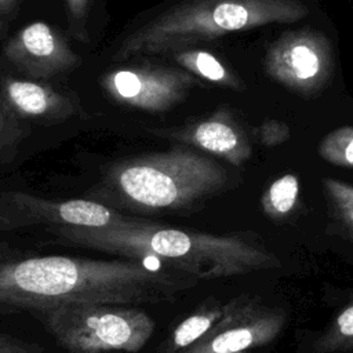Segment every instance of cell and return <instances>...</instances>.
<instances>
[{
    "label": "cell",
    "mask_w": 353,
    "mask_h": 353,
    "mask_svg": "<svg viewBox=\"0 0 353 353\" xmlns=\"http://www.w3.org/2000/svg\"><path fill=\"white\" fill-rule=\"evenodd\" d=\"M196 283L143 259H87L0 252V313L41 312L69 303H159Z\"/></svg>",
    "instance_id": "obj_1"
},
{
    "label": "cell",
    "mask_w": 353,
    "mask_h": 353,
    "mask_svg": "<svg viewBox=\"0 0 353 353\" xmlns=\"http://www.w3.org/2000/svg\"><path fill=\"white\" fill-rule=\"evenodd\" d=\"M61 241L130 259H159L164 268L194 280L244 276L276 269L280 259L240 236H219L131 218L108 228H50Z\"/></svg>",
    "instance_id": "obj_2"
},
{
    "label": "cell",
    "mask_w": 353,
    "mask_h": 353,
    "mask_svg": "<svg viewBox=\"0 0 353 353\" xmlns=\"http://www.w3.org/2000/svg\"><path fill=\"white\" fill-rule=\"evenodd\" d=\"M307 12L301 0H183L130 33L113 59L176 52L230 32L273 22H295Z\"/></svg>",
    "instance_id": "obj_3"
},
{
    "label": "cell",
    "mask_w": 353,
    "mask_h": 353,
    "mask_svg": "<svg viewBox=\"0 0 353 353\" xmlns=\"http://www.w3.org/2000/svg\"><path fill=\"white\" fill-rule=\"evenodd\" d=\"M229 182L226 170L189 148L134 157L116 164L106 178V197L124 207L182 210L207 199Z\"/></svg>",
    "instance_id": "obj_4"
},
{
    "label": "cell",
    "mask_w": 353,
    "mask_h": 353,
    "mask_svg": "<svg viewBox=\"0 0 353 353\" xmlns=\"http://www.w3.org/2000/svg\"><path fill=\"white\" fill-rule=\"evenodd\" d=\"M34 314L70 353H137L154 331V320L128 305L69 303Z\"/></svg>",
    "instance_id": "obj_5"
},
{
    "label": "cell",
    "mask_w": 353,
    "mask_h": 353,
    "mask_svg": "<svg viewBox=\"0 0 353 353\" xmlns=\"http://www.w3.org/2000/svg\"><path fill=\"white\" fill-rule=\"evenodd\" d=\"M265 70L298 95H316L334 72L331 43L321 32L310 28L285 32L269 46Z\"/></svg>",
    "instance_id": "obj_6"
},
{
    "label": "cell",
    "mask_w": 353,
    "mask_h": 353,
    "mask_svg": "<svg viewBox=\"0 0 353 353\" xmlns=\"http://www.w3.org/2000/svg\"><path fill=\"white\" fill-rule=\"evenodd\" d=\"M130 219L95 200H50L25 192L0 194V232L40 225L108 228L123 225Z\"/></svg>",
    "instance_id": "obj_7"
},
{
    "label": "cell",
    "mask_w": 353,
    "mask_h": 353,
    "mask_svg": "<svg viewBox=\"0 0 353 353\" xmlns=\"http://www.w3.org/2000/svg\"><path fill=\"white\" fill-rule=\"evenodd\" d=\"M99 84L117 103L148 112H164L185 99L194 77L175 68L127 66L105 73Z\"/></svg>",
    "instance_id": "obj_8"
},
{
    "label": "cell",
    "mask_w": 353,
    "mask_h": 353,
    "mask_svg": "<svg viewBox=\"0 0 353 353\" xmlns=\"http://www.w3.org/2000/svg\"><path fill=\"white\" fill-rule=\"evenodd\" d=\"M284 313L234 299L228 314L201 339L179 353H245L270 343L283 330Z\"/></svg>",
    "instance_id": "obj_9"
},
{
    "label": "cell",
    "mask_w": 353,
    "mask_h": 353,
    "mask_svg": "<svg viewBox=\"0 0 353 353\" xmlns=\"http://www.w3.org/2000/svg\"><path fill=\"white\" fill-rule=\"evenodd\" d=\"M4 55L33 79L54 77L81 62L58 30L46 22H32L18 30L4 46Z\"/></svg>",
    "instance_id": "obj_10"
},
{
    "label": "cell",
    "mask_w": 353,
    "mask_h": 353,
    "mask_svg": "<svg viewBox=\"0 0 353 353\" xmlns=\"http://www.w3.org/2000/svg\"><path fill=\"white\" fill-rule=\"evenodd\" d=\"M0 95L21 120L63 121L79 112L76 99L47 84L32 80L7 79Z\"/></svg>",
    "instance_id": "obj_11"
},
{
    "label": "cell",
    "mask_w": 353,
    "mask_h": 353,
    "mask_svg": "<svg viewBox=\"0 0 353 353\" xmlns=\"http://www.w3.org/2000/svg\"><path fill=\"white\" fill-rule=\"evenodd\" d=\"M183 141L240 165L251 156V145L241 127L228 112H216L188 128Z\"/></svg>",
    "instance_id": "obj_12"
},
{
    "label": "cell",
    "mask_w": 353,
    "mask_h": 353,
    "mask_svg": "<svg viewBox=\"0 0 353 353\" xmlns=\"http://www.w3.org/2000/svg\"><path fill=\"white\" fill-rule=\"evenodd\" d=\"M232 303L233 301L226 305L214 302L188 316L172 330L170 338L164 343L163 353H179L190 347L228 314Z\"/></svg>",
    "instance_id": "obj_13"
},
{
    "label": "cell",
    "mask_w": 353,
    "mask_h": 353,
    "mask_svg": "<svg viewBox=\"0 0 353 353\" xmlns=\"http://www.w3.org/2000/svg\"><path fill=\"white\" fill-rule=\"evenodd\" d=\"M175 61L188 72L199 74L212 83L230 87L233 90L243 88L241 80L226 69L218 58L203 50H181L175 52Z\"/></svg>",
    "instance_id": "obj_14"
},
{
    "label": "cell",
    "mask_w": 353,
    "mask_h": 353,
    "mask_svg": "<svg viewBox=\"0 0 353 353\" xmlns=\"http://www.w3.org/2000/svg\"><path fill=\"white\" fill-rule=\"evenodd\" d=\"M316 353H345L353 350V301H350L314 339Z\"/></svg>",
    "instance_id": "obj_15"
},
{
    "label": "cell",
    "mask_w": 353,
    "mask_h": 353,
    "mask_svg": "<svg viewBox=\"0 0 353 353\" xmlns=\"http://www.w3.org/2000/svg\"><path fill=\"white\" fill-rule=\"evenodd\" d=\"M298 194V178L294 174H285L273 181L263 193L262 210L272 219H283L295 208Z\"/></svg>",
    "instance_id": "obj_16"
},
{
    "label": "cell",
    "mask_w": 353,
    "mask_h": 353,
    "mask_svg": "<svg viewBox=\"0 0 353 353\" xmlns=\"http://www.w3.org/2000/svg\"><path fill=\"white\" fill-rule=\"evenodd\" d=\"M324 192L335 219L353 239V185L334 179H323Z\"/></svg>",
    "instance_id": "obj_17"
},
{
    "label": "cell",
    "mask_w": 353,
    "mask_h": 353,
    "mask_svg": "<svg viewBox=\"0 0 353 353\" xmlns=\"http://www.w3.org/2000/svg\"><path fill=\"white\" fill-rule=\"evenodd\" d=\"M319 154L331 164L353 167V127L343 125L328 132L319 145Z\"/></svg>",
    "instance_id": "obj_18"
},
{
    "label": "cell",
    "mask_w": 353,
    "mask_h": 353,
    "mask_svg": "<svg viewBox=\"0 0 353 353\" xmlns=\"http://www.w3.org/2000/svg\"><path fill=\"white\" fill-rule=\"evenodd\" d=\"M23 137L22 120L0 95V156L14 148Z\"/></svg>",
    "instance_id": "obj_19"
},
{
    "label": "cell",
    "mask_w": 353,
    "mask_h": 353,
    "mask_svg": "<svg viewBox=\"0 0 353 353\" xmlns=\"http://www.w3.org/2000/svg\"><path fill=\"white\" fill-rule=\"evenodd\" d=\"M69 18L70 33L80 41H88L87 18L90 11V0H65Z\"/></svg>",
    "instance_id": "obj_20"
},
{
    "label": "cell",
    "mask_w": 353,
    "mask_h": 353,
    "mask_svg": "<svg viewBox=\"0 0 353 353\" xmlns=\"http://www.w3.org/2000/svg\"><path fill=\"white\" fill-rule=\"evenodd\" d=\"M0 353H44V349L37 343L0 334Z\"/></svg>",
    "instance_id": "obj_21"
},
{
    "label": "cell",
    "mask_w": 353,
    "mask_h": 353,
    "mask_svg": "<svg viewBox=\"0 0 353 353\" xmlns=\"http://www.w3.org/2000/svg\"><path fill=\"white\" fill-rule=\"evenodd\" d=\"M261 138L266 145L280 143L288 138V128L279 121H266L261 127Z\"/></svg>",
    "instance_id": "obj_22"
},
{
    "label": "cell",
    "mask_w": 353,
    "mask_h": 353,
    "mask_svg": "<svg viewBox=\"0 0 353 353\" xmlns=\"http://www.w3.org/2000/svg\"><path fill=\"white\" fill-rule=\"evenodd\" d=\"M15 4L17 0H0V32L3 30L4 23L8 19V15L11 14Z\"/></svg>",
    "instance_id": "obj_23"
}]
</instances>
